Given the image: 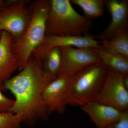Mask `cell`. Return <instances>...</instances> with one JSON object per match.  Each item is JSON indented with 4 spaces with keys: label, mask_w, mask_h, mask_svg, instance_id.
Returning <instances> with one entry per match:
<instances>
[{
    "label": "cell",
    "mask_w": 128,
    "mask_h": 128,
    "mask_svg": "<svg viewBox=\"0 0 128 128\" xmlns=\"http://www.w3.org/2000/svg\"><path fill=\"white\" fill-rule=\"evenodd\" d=\"M50 81L43 74L41 64L32 54L18 74L2 83L16 100L10 112L22 113L23 122L32 126L39 120H46L49 115L42 100L44 87Z\"/></svg>",
    "instance_id": "1"
},
{
    "label": "cell",
    "mask_w": 128,
    "mask_h": 128,
    "mask_svg": "<svg viewBox=\"0 0 128 128\" xmlns=\"http://www.w3.org/2000/svg\"><path fill=\"white\" fill-rule=\"evenodd\" d=\"M50 6L49 0H37L32 2L29 5L32 15L29 24L20 38L13 40L12 49L17 60L19 71L24 68L34 51L45 38Z\"/></svg>",
    "instance_id": "2"
},
{
    "label": "cell",
    "mask_w": 128,
    "mask_h": 128,
    "mask_svg": "<svg viewBox=\"0 0 128 128\" xmlns=\"http://www.w3.org/2000/svg\"><path fill=\"white\" fill-rule=\"evenodd\" d=\"M93 28L92 20L79 14L70 0H50L46 23V35L82 36Z\"/></svg>",
    "instance_id": "3"
},
{
    "label": "cell",
    "mask_w": 128,
    "mask_h": 128,
    "mask_svg": "<svg viewBox=\"0 0 128 128\" xmlns=\"http://www.w3.org/2000/svg\"><path fill=\"white\" fill-rule=\"evenodd\" d=\"M108 69L100 60L72 74L68 90L67 105L81 107L95 101L105 82Z\"/></svg>",
    "instance_id": "4"
},
{
    "label": "cell",
    "mask_w": 128,
    "mask_h": 128,
    "mask_svg": "<svg viewBox=\"0 0 128 128\" xmlns=\"http://www.w3.org/2000/svg\"><path fill=\"white\" fill-rule=\"evenodd\" d=\"M27 0H6L0 12V32L5 31L16 40L20 38L29 24L32 13Z\"/></svg>",
    "instance_id": "5"
},
{
    "label": "cell",
    "mask_w": 128,
    "mask_h": 128,
    "mask_svg": "<svg viewBox=\"0 0 128 128\" xmlns=\"http://www.w3.org/2000/svg\"><path fill=\"white\" fill-rule=\"evenodd\" d=\"M124 75L108 68L106 77L95 101L121 112L128 110V90L124 85Z\"/></svg>",
    "instance_id": "6"
},
{
    "label": "cell",
    "mask_w": 128,
    "mask_h": 128,
    "mask_svg": "<svg viewBox=\"0 0 128 128\" xmlns=\"http://www.w3.org/2000/svg\"><path fill=\"white\" fill-rule=\"evenodd\" d=\"M72 75L60 76L48 82L42 92V100L49 114L54 112L64 113L67 105L69 85Z\"/></svg>",
    "instance_id": "7"
},
{
    "label": "cell",
    "mask_w": 128,
    "mask_h": 128,
    "mask_svg": "<svg viewBox=\"0 0 128 128\" xmlns=\"http://www.w3.org/2000/svg\"><path fill=\"white\" fill-rule=\"evenodd\" d=\"M60 48L62 63L58 76L70 75L88 65L102 60L92 48Z\"/></svg>",
    "instance_id": "8"
},
{
    "label": "cell",
    "mask_w": 128,
    "mask_h": 128,
    "mask_svg": "<svg viewBox=\"0 0 128 128\" xmlns=\"http://www.w3.org/2000/svg\"><path fill=\"white\" fill-rule=\"evenodd\" d=\"M101 43V41L96 40L95 35L90 34L82 36L46 35L43 42L34 51L32 54L40 62L46 52L52 48H95Z\"/></svg>",
    "instance_id": "9"
},
{
    "label": "cell",
    "mask_w": 128,
    "mask_h": 128,
    "mask_svg": "<svg viewBox=\"0 0 128 128\" xmlns=\"http://www.w3.org/2000/svg\"><path fill=\"white\" fill-rule=\"evenodd\" d=\"M105 4L111 14L112 20L103 32L95 35L96 39L101 41L108 40L117 34L128 30V1L107 0Z\"/></svg>",
    "instance_id": "10"
},
{
    "label": "cell",
    "mask_w": 128,
    "mask_h": 128,
    "mask_svg": "<svg viewBox=\"0 0 128 128\" xmlns=\"http://www.w3.org/2000/svg\"><path fill=\"white\" fill-rule=\"evenodd\" d=\"M80 108L89 116L96 128H105L116 122L122 113L115 108L96 101L86 104Z\"/></svg>",
    "instance_id": "11"
},
{
    "label": "cell",
    "mask_w": 128,
    "mask_h": 128,
    "mask_svg": "<svg viewBox=\"0 0 128 128\" xmlns=\"http://www.w3.org/2000/svg\"><path fill=\"white\" fill-rule=\"evenodd\" d=\"M0 39V83L10 78L18 65L12 49L13 37L5 31H2Z\"/></svg>",
    "instance_id": "12"
},
{
    "label": "cell",
    "mask_w": 128,
    "mask_h": 128,
    "mask_svg": "<svg viewBox=\"0 0 128 128\" xmlns=\"http://www.w3.org/2000/svg\"><path fill=\"white\" fill-rule=\"evenodd\" d=\"M62 63L60 48H52L44 56L40 62L44 76L50 81L57 78Z\"/></svg>",
    "instance_id": "13"
},
{
    "label": "cell",
    "mask_w": 128,
    "mask_h": 128,
    "mask_svg": "<svg viewBox=\"0 0 128 128\" xmlns=\"http://www.w3.org/2000/svg\"><path fill=\"white\" fill-rule=\"evenodd\" d=\"M92 48L102 61L108 68L124 74H128V59L108 52L102 45Z\"/></svg>",
    "instance_id": "14"
},
{
    "label": "cell",
    "mask_w": 128,
    "mask_h": 128,
    "mask_svg": "<svg viewBox=\"0 0 128 128\" xmlns=\"http://www.w3.org/2000/svg\"><path fill=\"white\" fill-rule=\"evenodd\" d=\"M101 42L105 50L128 59V30L118 33L111 39Z\"/></svg>",
    "instance_id": "15"
},
{
    "label": "cell",
    "mask_w": 128,
    "mask_h": 128,
    "mask_svg": "<svg viewBox=\"0 0 128 128\" xmlns=\"http://www.w3.org/2000/svg\"><path fill=\"white\" fill-rule=\"evenodd\" d=\"M71 3L82 9L86 18L92 20L102 16L104 14L105 0H71Z\"/></svg>",
    "instance_id": "16"
},
{
    "label": "cell",
    "mask_w": 128,
    "mask_h": 128,
    "mask_svg": "<svg viewBox=\"0 0 128 128\" xmlns=\"http://www.w3.org/2000/svg\"><path fill=\"white\" fill-rule=\"evenodd\" d=\"M23 120L22 113H0V128H20Z\"/></svg>",
    "instance_id": "17"
},
{
    "label": "cell",
    "mask_w": 128,
    "mask_h": 128,
    "mask_svg": "<svg viewBox=\"0 0 128 128\" xmlns=\"http://www.w3.org/2000/svg\"><path fill=\"white\" fill-rule=\"evenodd\" d=\"M3 91H4L3 84L0 83V113L9 112L15 100L6 97L2 93Z\"/></svg>",
    "instance_id": "18"
},
{
    "label": "cell",
    "mask_w": 128,
    "mask_h": 128,
    "mask_svg": "<svg viewBox=\"0 0 128 128\" xmlns=\"http://www.w3.org/2000/svg\"><path fill=\"white\" fill-rule=\"evenodd\" d=\"M114 128H128V110L122 112L119 120L112 124Z\"/></svg>",
    "instance_id": "19"
},
{
    "label": "cell",
    "mask_w": 128,
    "mask_h": 128,
    "mask_svg": "<svg viewBox=\"0 0 128 128\" xmlns=\"http://www.w3.org/2000/svg\"><path fill=\"white\" fill-rule=\"evenodd\" d=\"M123 82L124 86L128 90V74L124 75Z\"/></svg>",
    "instance_id": "20"
},
{
    "label": "cell",
    "mask_w": 128,
    "mask_h": 128,
    "mask_svg": "<svg viewBox=\"0 0 128 128\" xmlns=\"http://www.w3.org/2000/svg\"><path fill=\"white\" fill-rule=\"evenodd\" d=\"M105 128H114L112 124H110V125H108L107 127H106Z\"/></svg>",
    "instance_id": "21"
},
{
    "label": "cell",
    "mask_w": 128,
    "mask_h": 128,
    "mask_svg": "<svg viewBox=\"0 0 128 128\" xmlns=\"http://www.w3.org/2000/svg\"><path fill=\"white\" fill-rule=\"evenodd\" d=\"M1 36V32H0V39Z\"/></svg>",
    "instance_id": "22"
}]
</instances>
